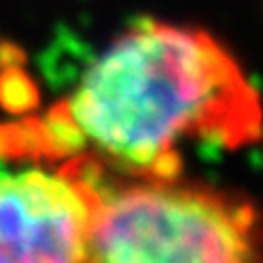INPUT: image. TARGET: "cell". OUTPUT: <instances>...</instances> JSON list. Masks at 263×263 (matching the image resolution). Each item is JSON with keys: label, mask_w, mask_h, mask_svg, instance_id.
I'll use <instances>...</instances> for the list:
<instances>
[{"label": "cell", "mask_w": 263, "mask_h": 263, "mask_svg": "<svg viewBox=\"0 0 263 263\" xmlns=\"http://www.w3.org/2000/svg\"><path fill=\"white\" fill-rule=\"evenodd\" d=\"M88 263H263L245 199L180 178L102 185Z\"/></svg>", "instance_id": "7a4b0ae2"}, {"label": "cell", "mask_w": 263, "mask_h": 263, "mask_svg": "<svg viewBox=\"0 0 263 263\" xmlns=\"http://www.w3.org/2000/svg\"><path fill=\"white\" fill-rule=\"evenodd\" d=\"M102 185L86 153L0 157V263H88Z\"/></svg>", "instance_id": "3957f363"}, {"label": "cell", "mask_w": 263, "mask_h": 263, "mask_svg": "<svg viewBox=\"0 0 263 263\" xmlns=\"http://www.w3.org/2000/svg\"><path fill=\"white\" fill-rule=\"evenodd\" d=\"M44 157L92 155L134 178H178L182 148L259 139V92L210 32L145 18L120 32L79 86L32 120Z\"/></svg>", "instance_id": "6da1fadb"}]
</instances>
